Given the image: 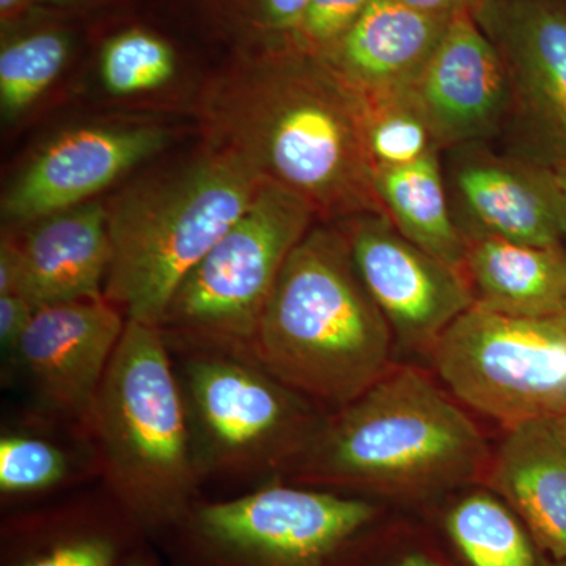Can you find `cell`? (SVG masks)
I'll use <instances>...</instances> for the list:
<instances>
[{"mask_svg":"<svg viewBox=\"0 0 566 566\" xmlns=\"http://www.w3.org/2000/svg\"><path fill=\"white\" fill-rule=\"evenodd\" d=\"M367 111V99L329 63L282 41L226 74L202 114L211 147L303 197L316 218L348 221L386 214Z\"/></svg>","mask_w":566,"mask_h":566,"instance_id":"obj_1","label":"cell"},{"mask_svg":"<svg viewBox=\"0 0 566 566\" xmlns=\"http://www.w3.org/2000/svg\"><path fill=\"white\" fill-rule=\"evenodd\" d=\"M392 340L344 232L316 227L283 264L249 352L290 389L344 408L389 371Z\"/></svg>","mask_w":566,"mask_h":566,"instance_id":"obj_2","label":"cell"},{"mask_svg":"<svg viewBox=\"0 0 566 566\" xmlns=\"http://www.w3.org/2000/svg\"><path fill=\"white\" fill-rule=\"evenodd\" d=\"M486 458L474 422L430 379L400 368L323 422L292 468L316 485L422 501L474 480Z\"/></svg>","mask_w":566,"mask_h":566,"instance_id":"obj_3","label":"cell"},{"mask_svg":"<svg viewBox=\"0 0 566 566\" xmlns=\"http://www.w3.org/2000/svg\"><path fill=\"white\" fill-rule=\"evenodd\" d=\"M88 430L112 501L142 534L161 536L188 516L202 480L161 327L128 319Z\"/></svg>","mask_w":566,"mask_h":566,"instance_id":"obj_4","label":"cell"},{"mask_svg":"<svg viewBox=\"0 0 566 566\" xmlns=\"http://www.w3.org/2000/svg\"><path fill=\"white\" fill-rule=\"evenodd\" d=\"M262 181L240 156L211 147L126 189L107 208L104 300L128 319L159 326L180 283L248 210Z\"/></svg>","mask_w":566,"mask_h":566,"instance_id":"obj_5","label":"cell"},{"mask_svg":"<svg viewBox=\"0 0 566 566\" xmlns=\"http://www.w3.org/2000/svg\"><path fill=\"white\" fill-rule=\"evenodd\" d=\"M170 348V346H169ZM200 480L293 465L323 423L249 349L170 348Z\"/></svg>","mask_w":566,"mask_h":566,"instance_id":"obj_6","label":"cell"},{"mask_svg":"<svg viewBox=\"0 0 566 566\" xmlns=\"http://www.w3.org/2000/svg\"><path fill=\"white\" fill-rule=\"evenodd\" d=\"M315 219L303 197L263 180L248 210L175 292L159 324L167 345L251 348L283 264Z\"/></svg>","mask_w":566,"mask_h":566,"instance_id":"obj_7","label":"cell"},{"mask_svg":"<svg viewBox=\"0 0 566 566\" xmlns=\"http://www.w3.org/2000/svg\"><path fill=\"white\" fill-rule=\"evenodd\" d=\"M381 509L353 495L270 483L192 506L163 534L174 566H333Z\"/></svg>","mask_w":566,"mask_h":566,"instance_id":"obj_8","label":"cell"},{"mask_svg":"<svg viewBox=\"0 0 566 566\" xmlns=\"http://www.w3.org/2000/svg\"><path fill=\"white\" fill-rule=\"evenodd\" d=\"M431 356L458 400L509 430L566 417V314L531 318L475 303Z\"/></svg>","mask_w":566,"mask_h":566,"instance_id":"obj_9","label":"cell"},{"mask_svg":"<svg viewBox=\"0 0 566 566\" xmlns=\"http://www.w3.org/2000/svg\"><path fill=\"white\" fill-rule=\"evenodd\" d=\"M345 226L354 264L394 337L412 352L431 353L475 304L468 275L409 241L386 214L356 216Z\"/></svg>","mask_w":566,"mask_h":566,"instance_id":"obj_10","label":"cell"},{"mask_svg":"<svg viewBox=\"0 0 566 566\" xmlns=\"http://www.w3.org/2000/svg\"><path fill=\"white\" fill-rule=\"evenodd\" d=\"M128 318L104 297L36 308L13 359L44 406L88 428Z\"/></svg>","mask_w":566,"mask_h":566,"instance_id":"obj_11","label":"cell"},{"mask_svg":"<svg viewBox=\"0 0 566 566\" xmlns=\"http://www.w3.org/2000/svg\"><path fill=\"white\" fill-rule=\"evenodd\" d=\"M170 134L158 126H82L50 142L11 182L2 218L31 223L77 207L137 164L161 151Z\"/></svg>","mask_w":566,"mask_h":566,"instance_id":"obj_12","label":"cell"},{"mask_svg":"<svg viewBox=\"0 0 566 566\" xmlns=\"http://www.w3.org/2000/svg\"><path fill=\"white\" fill-rule=\"evenodd\" d=\"M408 95L430 123L439 148L488 139L512 114L504 61L471 13L452 18Z\"/></svg>","mask_w":566,"mask_h":566,"instance_id":"obj_13","label":"cell"},{"mask_svg":"<svg viewBox=\"0 0 566 566\" xmlns=\"http://www.w3.org/2000/svg\"><path fill=\"white\" fill-rule=\"evenodd\" d=\"M472 17L504 61L512 112L566 155V3L483 0Z\"/></svg>","mask_w":566,"mask_h":566,"instance_id":"obj_14","label":"cell"},{"mask_svg":"<svg viewBox=\"0 0 566 566\" xmlns=\"http://www.w3.org/2000/svg\"><path fill=\"white\" fill-rule=\"evenodd\" d=\"M452 169L453 189L468 226L464 238L494 237L513 243L557 248L560 219L551 174L512 158L463 145Z\"/></svg>","mask_w":566,"mask_h":566,"instance_id":"obj_15","label":"cell"},{"mask_svg":"<svg viewBox=\"0 0 566 566\" xmlns=\"http://www.w3.org/2000/svg\"><path fill=\"white\" fill-rule=\"evenodd\" d=\"M450 21L409 9L398 0H371L322 59L365 99L400 95L420 76Z\"/></svg>","mask_w":566,"mask_h":566,"instance_id":"obj_16","label":"cell"},{"mask_svg":"<svg viewBox=\"0 0 566 566\" xmlns=\"http://www.w3.org/2000/svg\"><path fill=\"white\" fill-rule=\"evenodd\" d=\"M18 244L21 294L36 307L104 297L112 244L102 203H82L40 219Z\"/></svg>","mask_w":566,"mask_h":566,"instance_id":"obj_17","label":"cell"},{"mask_svg":"<svg viewBox=\"0 0 566 566\" xmlns=\"http://www.w3.org/2000/svg\"><path fill=\"white\" fill-rule=\"evenodd\" d=\"M551 562L566 560V439L558 419L510 428L488 472Z\"/></svg>","mask_w":566,"mask_h":566,"instance_id":"obj_18","label":"cell"},{"mask_svg":"<svg viewBox=\"0 0 566 566\" xmlns=\"http://www.w3.org/2000/svg\"><path fill=\"white\" fill-rule=\"evenodd\" d=\"M142 535L114 501L18 516L2 527V566H122Z\"/></svg>","mask_w":566,"mask_h":566,"instance_id":"obj_19","label":"cell"},{"mask_svg":"<svg viewBox=\"0 0 566 566\" xmlns=\"http://www.w3.org/2000/svg\"><path fill=\"white\" fill-rule=\"evenodd\" d=\"M464 273L475 303L491 311L531 318L566 314V255L560 245L469 237Z\"/></svg>","mask_w":566,"mask_h":566,"instance_id":"obj_20","label":"cell"},{"mask_svg":"<svg viewBox=\"0 0 566 566\" xmlns=\"http://www.w3.org/2000/svg\"><path fill=\"white\" fill-rule=\"evenodd\" d=\"M438 153L409 166L375 170V189L398 232L464 273L465 238L450 208Z\"/></svg>","mask_w":566,"mask_h":566,"instance_id":"obj_21","label":"cell"},{"mask_svg":"<svg viewBox=\"0 0 566 566\" xmlns=\"http://www.w3.org/2000/svg\"><path fill=\"white\" fill-rule=\"evenodd\" d=\"M452 566H547L531 532L512 506L493 491H472L439 520Z\"/></svg>","mask_w":566,"mask_h":566,"instance_id":"obj_22","label":"cell"},{"mask_svg":"<svg viewBox=\"0 0 566 566\" xmlns=\"http://www.w3.org/2000/svg\"><path fill=\"white\" fill-rule=\"evenodd\" d=\"M69 35L57 29L25 33L3 44L0 52V104L17 115L50 88L69 61Z\"/></svg>","mask_w":566,"mask_h":566,"instance_id":"obj_23","label":"cell"},{"mask_svg":"<svg viewBox=\"0 0 566 566\" xmlns=\"http://www.w3.org/2000/svg\"><path fill=\"white\" fill-rule=\"evenodd\" d=\"M367 142L375 170L409 166L441 150L408 92L367 99Z\"/></svg>","mask_w":566,"mask_h":566,"instance_id":"obj_24","label":"cell"},{"mask_svg":"<svg viewBox=\"0 0 566 566\" xmlns=\"http://www.w3.org/2000/svg\"><path fill=\"white\" fill-rule=\"evenodd\" d=\"M104 87L128 96L161 88L177 71L175 52L161 36L129 29L106 41L99 61Z\"/></svg>","mask_w":566,"mask_h":566,"instance_id":"obj_25","label":"cell"},{"mask_svg":"<svg viewBox=\"0 0 566 566\" xmlns=\"http://www.w3.org/2000/svg\"><path fill=\"white\" fill-rule=\"evenodd\" d=\"M69 455L48 439L7 434L0 439V493L21 497L52 490L70 474Z\"/></svg>","mask_w":566,"mask_h":566,"instance_id":"obj_26","label":"cell"},{"mask_svg":"<svg viewBox=\"0 0 566 566\" xmlns=\"http://www.w3.org/2000/svg\"><path fill=\"white\" fill-rule=\"evenodd\" d=\"M374 526L356 536L333 566H452L428 539L415 535H386Z\"/></svg>","mask_w":566,"mask_h":566,"instance_id":"obj_27","label":"cell"},{"mask_svg":"<svg viewBox=\"0 0 566 566\" xmlns=\"http://www.w3.org/2000/svg\"><path fill=\"white\" fill-rule=\"evenodd\" d=\"M371 0H308L283 43L323 57L356 24Z\"/></svg>","mask_w":566,"mask_h":566,"instance_id":"obj_28","label":"cell"},{"mask_svg":"<svg viewBox=\"0 0 566 566\" xmlns=\"http://www.w3.org/2000/svg\"><path fill=\"white\" fill-rule=\"evenodd\" d=\"M36 308L39 307L22 294L0 296V345L10 357L14 356Z\"/></svg>","mask_w":566,"mask_h":566,"instance_id":"obj_29","label":"cell"},{"mask_svg":"<svg viewBox=\"0 0 566 566\" xmlns=\"http://www.w3.org/2000/svg\"><path fill=\"white\" fill-rule=\"evenodd\" d=\"M308 0H256L262 28L285 39L307 6Z\"/></svg>","mask_w":566,"mask_h":566,"instance_id":"obj_30","label":"cell"},{"mask_svg":"<svg viewBox=\"0 0 566 566\" xmlns=\"http://www.w3.org/2000/svg\"><path fill=\"white\" fill-rule=\"evenodd\" d=\"M22 259L20 244L11 238H3L0 244V296L21 294Z\"/></svg>","mask_w":566,"mask_h":566,"instance_id":"obj_31","label":"cell"},{"mask_svg":"<svg viewBox=\"0 0 566 566\" xmlns=\"http://www.w3.org/2000/svg\"><path fill=\"white\" fill-rule=\"evenodd\" d=\"M398 2L431 17L453 18L461 13L474 14L483 0H398Z\"/></svg>","mask_w":566,"mask_h":566,"instance_id":"obj_32","label":"cell"},{"mask_svg":"<svg viewBox=\"0 0 566 566\" xmlns=\"http://www.w3.org/2000/svg\"><path fill=\"white\" fill-rule=\"evenodd\" d=\"M551 182H553L554 193H556L562 233H564V237L566 238V169L558 170L556 174H551Z\"/></svg>","mask_w":566,"mask_h":566,"instance_id":"obj_33","label":"cell"},{"mask_svg":"<svg viewBox=\"0 0 566 566\" xmlns=\"http://www.w3.org/2000/svg\"><path fill=\"white\" fill-rule=\"evenodd\" d=\"M33 2L35 0H0V14H2L3 24L20 17Z\"/></svg>","mask_w":566,"mask_h":566,"instance_id":"obj_34","label":"cell"},{"mask_svg":"<svg viewBox=\"0 0 566 566\" xmlns=\"http://www.w3.org/2000/svg\"><path fill=\"white\" fill-rule=\"evenodd\" d=\"M122 566H159L158 560L144 546L136 547Z\"/></svg>","mask_w":566,"mask_h":566,"instance_id":"obj_35","label":"cell"},{"mask_svg":"<svg viewBox=\"0 0 566 566\" xmlns=\"http://www.w3.org/2000/svg\"><path fill=\"white\" fill-rule=\"evenodd\" d=\"M558 423H560L562 431H564V436L566 439V417H564V419H558Z\"/></svg>","mask_w":566,"mask_h":566,"instance_id":"obj_36","label":"cell"},{"mask_svg":"<svg viewBox=\"0 0 566 566\" xmlns=\"http://www.w3.org/2000/svg\"><path fill=\"white\" fill-rule=\"evenodd\" d=\"M547 566H566V560L562 562H549V565Z\"/></svg>","mask_w":566,"mask_h":566,"instance_id":"obj_37","label":"cell"}]
</instances>
